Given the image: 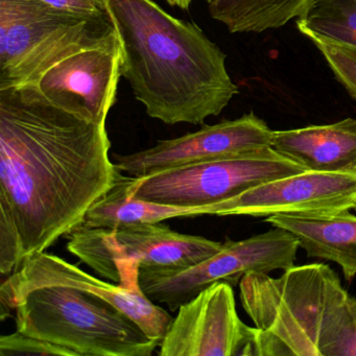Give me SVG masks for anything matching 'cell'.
I'll use <instances>...</instances> for the list:
<instances>
[{
  "label": "cell",
  "mask_w": 356,
  "mask_h": 356,
  "mask_svg": "<svg viewBox=\"0 0 356 356\" xmlns=\"http://www.w3.org/2000/svg\"><path fill=\"white\" fill-rule=\"evenodd\" d=\"M106 124L49 103L34 85L0 89V273L80 226L122 176Z\"/></svg>",
  "instance_id": "6da1fadb"
},
{
  "label": "cell",
  "mask_w": 356,
  "mask_h": 356,
  "mask_svg": "<svg viewBox=\"0 0 356 356\" xmlns=\"http://www.w3.org/2000/svg\"><path fill=\"white\" fill-rule=\"evenodd\" d=\"M122 47L120 74L147 115L166 124H202L238 95L227 56L195 22L154 0H105Z\"/></svg>",
  "instance_id": "7a4b0ae2"
},
{
  "label": "cell",
  "mask_w": 356,
  "mask_h": 356,
  "mask_svg": "<svg viewBox=\"0 0 356 356\" xmlns=\"http://www.w3.org/2000/svg\"><path fill=\"white\" fill-rule=\"evenodd\" d=\"M256 327V356H356V298L324 264L293 266L278 278L251 273L239 282Z\"/></svg>",
  "instance_id": "3957f363"
},
{
  "label": "cell",
  "mask_w": 356,
  "mask_h": 356,
  "mask_svg": "<svg viewBox=\"0 0 356 356\" xmlns=\"http://www.w3.org/2000/svg\"><path fill=\"white\" fill-rule=\"evenodd\" d=\"M16 330L78 356H151L160 341L101 295L49 285L29 291L15 305Z\"/></svg>",
  "instance_id": "277c9868"
},
{
  "label": "cell",
  "mask_w": 356,
  "mask_h": 356,
  "mask_svg": "<svg viewBox=\"0 0 356 356\" xmlns=\"http://www.w3.org/2000/svg\"><path fill=\"white\" fill-rule=\"evenodd\" d=\"M116 40L112 20L66 13L38 0H0V89L36 85L65 58Z\"/></svg>",
  "instance_id": "5b68a950"
},
{
  "label": "cell",
  "mask_w": 356,
  "mask_h": 356,
  "mask_svg": "<svg viewBox=\"0 0 356 356\" xmlns=\"http://www.w3.org/2000/svg\"><path fill=\"white\" fill-rule=\"evenodd\" d=\"M70 253L116 284L139 285V272L163 274L195 266L220 251L222 243L182 234L159 222L118 228L87 225L65 235Z\"/></svg>",
  "instance_id": "8992f818"
},
{
  "label": "cell",
  "mask_w": 356,
  "mask_h": 356,
  "mask_svg": "<svg viewBox=\"0 0 356 356\" xmlns=\"http://www.w3.org/2000/svg\"><path fill=\"white\" fill-rule=\"evenodd\" d=\"M305 168L268 147L250 153L181 166L151 176L120 177L131 197L177 207H199L232 199L261 183Z\"/></svg>",
  "instance_id": "52a82bcc"
},
{
  "label": "cell",
  "mask_w": 356,
  "mask_h": 356,
  "mask_svg": "<svg viewBox=\"0 0 356 356\" xmlns=\"http://www.w3.org/2000/svg\"><path fill=\"white\" fill-rule=\"evenodd\" d=\"M299 248L293 233L273 226L249 238L227 241L214 255L185 270L163 274L139 272V284L149 300L176 312L212 283L222 281L234 287L251 273L268 274L291 268Z\"/></svg>",
  "instance_id": "ba28073f"
},
{
  "label": "cell",
  "mask_w": 356,
  "mask_h": 356,
  "mask_svg": "<svg viewBox=\"0 0 356 356\" xmlns=\"http://www.w3.org/2000/svg\"><path fill=\"white\" fill-rule=\"evenodd\" d=\"M60 285L99 293L132 318L149 337L161 343L174 318L143 293L140 285L128 287L105 282L55 254L41 252L24 260L0 286V316L5 320L16 302L37 287Z\"/></svg>",
  "instance_id": "9c48e42d"
},
{
  "label": "cell",
  "mask_w": 356,
  "mask_h": 356,
  "mask_svg": "<svg viewBox=\"0 0 356 356\" xmlns=\"http://www.w3.org/2000/svg\"><path fill=\"white\" fill-rule=\"evenodd\" d=\"M160 356H256V327L239 318L233 286L216 282L177 310Z\"/></svg>",
  "instance_id": "30bf717a"
},
{
  "label": "cell",
  "mask_w": 356,
  "mask_h": 356,
  "mask_svg": "<svg viewBox=\"0 0 356 356\" xmlns=\"http://www.w3.org/2000/svg\"><path fill=\"white\" fill-rule=\"evenodd\" d=\"M273 133L264 120L250 112L236 120L204 126L178 138L158 140L143 151L113 154L112 161L120 172L140 178L272 147Z\"/></svg>",
  "instance_id": "8fae6325"
},
{
  "label": "cell",
  "mask_w": 356,
  "mask_h": 356,
  "mask_svg": "<svg viewBox=\"0 0 356 356\" xmlns=\"http://www.w3.org/2000/svg\"><path fill=\"white\" fill-rule=\"evenodd\" d=\"M356 211V172L304 170L261 183L224 201V216L325 218Z\"/></svg>",
  "instance_id": "7c38bea8"
},
{
  "label": "cell",
  "mask_w": 356,
  "mask_h": 356,
  "mask_svg": "<svg viewBox=\"0 0 356 356\" xmlns=\"http://www.w3.org/2000/svg\"><path fill=\"white\" fill-rule=\"evenodd\" d=\"M122 47L115 42L74 54L47 70L34 86L56 107L93 124H106L115 104Z\"/></svg>",
  "instance_id": "4fadbf2b"
},
{
  "label": "cell",
  "mask_w": 356,
  "mask_h": 356,
  "mask_svg": "<svg viewBox=\"0 0 356 356\" xmlns=\"http://www.w3.org/2000/svg\"><path fill=\"white\" fill-rule=\"evenodd\" d=\"M272 147L306 170L356 172V120L274 131Z\"/></svg>",
  "instance_id": "5bb4252c"
},
{
  "label": "cell",
  "mask_w": 356,
  "mask_h": 356,
  "mask_svg": "<svg viewBox=\"0 0 356 356\" xmlns=\"http://www.w3.org/2000/svg\"><path fill=\"white\" fill-rule=\"evenodd\" d=\"M266 222L293 233L308 257L339 264L346 280L356 276V216L350 212L325 218L273 216Z\"/></svg>",
  "instance_id": "9a60e30c"
},
{
  "label": "cell",
  "mask_w": 356,
  "mask_h": 356,
  "mask_svg": "<svg viewBox=\"0 0 356 356\" xmlns=\"http://www.w3.org/2000/svg\"><path fill=\"white\" fill-rule=\"evenodd\" d=\"M297 26L356 47V0H309Z\"/></svg>",
  "instance_id": "2e32d148"
},
{
  "label": "cell",
  "mask_w": 356,
  "mask_h": 356,
  "mask_svg": "<svg viewBox=\"0 0 356 356\" xmlns=\"http://www.w3.org/2000/svg\"><path fill=\"white\" fill-rule=\"evenodd\" d=\"M322 54L334 78L356 101V47L335 42L309 31H300Z\"/></svg>",
  "instance_id": "e0dca14e"
},
{
  "label": "cell",
  "mask_w": 356,
  "mask_h": 356,
  "mask_svg": "<svg viewBox=\"0 0 356 356\" xmlns=\"http://www.w3.org/2000/svg\"><path fill=\"white\" fill-rule=\"evenodd\" d=\"M14 355L78 356L72 350L57 343L30 337L17 330L0 337V356Z\"/></svg>",
  "instance_id": "ac0fdd59"
},
{
  "label": "cell",
  "mask_w": 356,
  "mask_h": 356,
  "mask_svg": "<svg viewBox=\"0 0 356 356\" xmlns=\"http://www.w3.org/2000/svg\"><path fill=\"white\" fill-rule=\"evenodd\" d=\"M49 7L90 19L111 20L105 0H38Z\"/></svg>",
  "instance_id": "d6986e66"
},
{
  "label": "cell",
  "mask_w": 356,
  "mask_h": 356,
  "mask_svg": "<svg viewBox=\"0 0 356 356\" xmlns=\"http://www.w3.org/2000/svg\"><path fill=\"white\" fill-rule=\"evenodd\" d=\"M168 1V5L172 6V7H177L179 9L184 10V11H187L191 7V3H193V0H165Z\"/></svg>",
  "instance_id": "ffe728a7"
},
{
  "label": "cell",
  "mask_w": 356,
  "mask_h": 356,
  "mask_svg": "<svg viewBox=\"0 0 356 356\" xmlns=\"http://www.w3.org/2000/svg\"><path fill=\"white\" fill-rule=\"evenodd\" d=\"M210 1H212V0H206V3H209Z\"/></svg>",
  "instance_id": "44dd1931"
}]
</instances>
